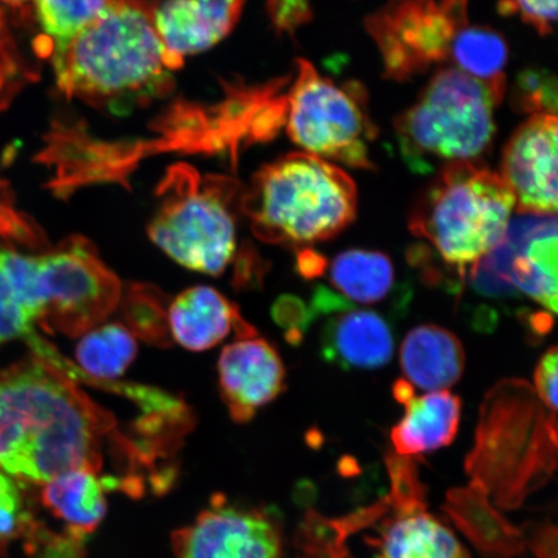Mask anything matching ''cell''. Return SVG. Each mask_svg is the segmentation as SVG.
<instances>
[{
	"instance_id": "6da1fadb",
	"label": "cell",
	"mask_w": 558,
	"mask_h": 558,
	"mask_svg": "<svg viewBox=\"0 0 558 558\" xmlns=\"http://www.w3.org/2000/svg\"><path fill=\"white\" fill-rule=\"evenodd\" d=\"M113 416L37 355L0 372V470L33 484L99 472Z\"/></svg>"
},
{
	"instance_id": "7a4b0ae2",
	"label": "cell",
	"mask_w": 558,
	"mask_h": 558,
	"mask_svg": "<svg viewBox=\"0 0 558 558\" xmlns=\"http://www.w3.org/2000/svg\"><path fill=\"white\" fill-rule=\"evenodd\" d=\"M158 4L124 0L53 54L62 95L122 116L169 94L173 70L156 27Z\"/></svg>"
},
{
	"instance_id": "3957f363",
	"label": "cell",
	"mask_w": 558,
	"mask_h": 558,
	"mask_svg": "<svg viewBox=\"0 0 558 558\" xmlns=\"http://www.w3.org/2000/svg\"><path fill=\"white\" fill-rule=\"evenodd\" d=\"M357 205V187L344 170L298 151L255 174L241 209L262 241L305 248L343 232Z\"/></svg>"
},
{
	"instance_id": "277c9868",
	"label": "cell",
	"mask_w": 558,
	"mask_h": 558,
	"mask_svg": "<svg viewBox=\"0 0 558 558\" xmlns=\"http://www.w3.org/2000/svg\"><path fill=\"white\" fill-rule=\"evenodd\" d=\"M525 381L488 392L466 472L500 508H519L556 469V413L547 415Z\"/></svg>"
},
{
	"instance_id": "5b68a950",
	"label": "cell",
	"mask_w": 558,
	"mask_h": 558,
	"mask_svg": "<svg viewBox=\"0 0 558 558\" xmlns=\"http://www.w3.org/2000/svg\"><path fill=\"white\" fill-rule=\"evenodd\" d=\"M514 208L499 173L464 160L442 167L411 209L409 228L464 277L505 239Z\"/></svg>"
},
{
	"instance_id": "8992f818",
	"label": "cell",
	"mask_w": 558,
	"mask_h": 558,
	"mask_svg": "<svg viewBox=\"0 0 558 558\" xmlns=\"http://www.w3.org/2000/svg\"><path fill=\"white\" fill-rule=\"evenodd\" d=\"M504 99L456 66L439 69L395 129L404 162L415 172L476 160L492 145L494 109Z\"/></svg>"
},
{
	"instance_id": "52a82bcc",
	"label": "cell",
	"mask_w": 558,
	"mask_h": 558,
	"mask_svg": "<svg viewBox=\"0 0 558 558\" xmlns=\"http://www.w3.org/2000/svg\"><path fill=\"white\" fill-rule=\"evenodd\" d=\"M243 192L232 178L201 177L187 165L170 167L158 185L150 240L187 269L221 275L235 251L233 207Z\"/></svg>"
},
{
	"instance_id": "ba28073f",
	"label": "cell",
	"mask_w": 558,
	"mask_h": 558,
	"mask_svg": "<svg viewBox=\"0 0 558 558\" xmlns=\"http://www.w3.org/2000/svg\"><path fill=\"white\" fill-rule=\"evenodd\" d=\"M288 99L286 128L292 142L308 155L353 169L372 170V144L378 130L361 83H337L320 75L310 61L296 62Z\"/></svg>"
},
{
	"instance_id": "9c48e42d",
	"label": "cell",
	"mask_w": 558,
	"mask_h": 558,
	"mask_svg": "<svg viewBox=\"0 0 558 558\" xmlns=\"http://www.w3.org/2000/svg\"><path fill=\"white\" fill-rule=\"evenodd\" d=\"M38 269L45 304L40 320L69 337L95 329L120 303V279L86 239L73 236L38 257Z\"/></svg>"
},
{
	"instance_id": "30bf717a",
	"label": "cell",
	"mask_w": 558,
	"mask_h": 558,
	"mask_svg": "<svg viewBox=\"0 0 558 558\" xmlns=\"http://www.w3.org/2000/svg\"><path fill=\"white\" fill-rule=\"evenodd\" d=\"M557 218L520 215L509 221L505 239L473 268L477 288L487 294L520 291L549 314L557 312Z\"/></svg>"
},
{
	"instance_id": "8fae6325",
	"label": "cell",
	"mask_w": 558,
	"mask_h": 558,
	"mask_svg": "<svg viewBox=\"0 0 558 558\" xmlns=\"http://www.w3.org/2000/svg\"><path fill=\"white\" fill-rule=\"evenodd\" d=\"M387 78L404 82L449 60L456 23L437 0H389L366 20Z\"/></svg>"
},
{
	"instance_id": "7c38bea8",
	"label": "cell",
	"mask_w": 558,
	"mask_h": 558,
	"mask_svg": "<svg viewBox=\"0 0 558 558\" xmlns=\"http://www.w3.org/2000/svg\"><path fill=\"white\" fill-rule=\"evenodd\" d=\"M281 541L267 512L220 498L172 535L177 558H281Z\"/></svg>"
},
{
	"instance_id": "4fadbf2b",
	"label": "cell",
	"mask_w": 558,
	"mask_h": 558,
	"mask_svg": "<svg viewBox=\"0 0 558 558\" xmlns=\"http://www.w3.org/2000/svg\"><path fill=\"white\" fill-rule=\"evenodd\" d=\"M557 135L556 116H533L506 146L499 174L519 215H557Z\"/></svg>"
},
{
	"instance_id": "5bb4252c",
	"label": "cell",
	"mask_w": 558,
	"mask_h": 558,
	"mask_svg": "<svg viewBox=\"0 0 558 558\" xmlns=\"http://www.w3.org/2000/svg\"><path fill=\"white\" fill-rule=\"evenodd\" d=\"M242 338L222 349L219 386L229 414L236 423H247L256 411L282 392L284 366L276 348L267 340Z\"/></svg>"
},
{
	"instance_id": "9a60e30c",
	"label": "cell",
	"mask_w": 558,
	"mask_h": 558,
	"mask_svg": "<svg viewBox=\"0 0 558 558\" xmlns=\"http://www.w3.org/2000/svg\"><path fill=\"white\" fill-rule=\"evenodd\" d=\"M246 0H166L158 4L156 27L172 70L185 56L204 52L234 29Z\"/></svg>"
},
{
	"instance_id": "2e32d148",
	"label": "cell",
	"mask_w": 558,
	"mask_h": 558,
	"mask_svg": "<svg viewBox=\"0 0 558 558\" xmlns=\"http://www.w3.org/2000/svg\"><path fill=\"white\" fill-rule=\"evenodd\" d=\"M169 327L174 340L187 351L204 352L214 348L235 329L240 339L255 337L236 306L209 286H195L173 300Z\"/></svg>"
},
{
	"instance_id": "e0dca14e",
	"label": "cell",
	"mask_w": 558,
	"mask_h": 558,
	"mask_svg": "<svg viewBox=\"0 0 558 558\" xmlns=\"http://www.w3.org/2000/svg\"><path fill=\"white\" fill-rule=\"evenodd\" d=\"M320 353L326 362L343 369L380 368L393 357V331L379 313L339 312L325 326Z\"/></svg>"
},
{
	"instance_id": "ac0fdd59",
	"label": "cell",
	"mask_w": 558,
	"mask_h": 558,
	"mask_svg": "<svg viewBox=\"0 0 558 558\" xmlns=\"http://www.w3.org/2000/svg\"><path fill=\"white\" fill-rule=\"evenodd\" d=\"M444 509L484 558H512L525 549V535L490 505L476 481L449 492Z\"/></svg>"
},
{
	"instance_id": "d6986e66",
	"label": "cell",
	"mask_w": 558,
	"mask_h": 558,
	"mask_svg": "<svg viewBox=\"0 0 558 558\" xmlns=\"http://www.w3.org/2000/svg\"><path fill=\"white\" fill-rule=\"evenodd\" d=\"M400 364L411 386L438 392L462 378L465 354L456 335L444 327L422 325L404 338Z\"/></svg>"
},
{
	"instance_id": "ffe728a7",
	"label": "cell",
	"mask_w": 558,
	"mask_h": 558,
	"mask_svg": "<svg viewBox=\"0 0 558 558\" xmlns=\"http://www.w3.org/2000/svg\"><path fill=\"white\" fill-rule=\"evenodd\" d=\"M404 404V416L390 432L397 456L411 458L432 452L456 439L462 401L449 390L411 397Z\"/></svg>"
},
{
	"instance_id": "44dd1931",
	"label": "cell",
	"mask_w": 558,
	"mask_h": 558,
	"mask_svg": "<svg viewBox=\"0 0 558 558\" xmlns=\"http://www.w3.org/2000/svg\"><path fill=\"white\" fill-rule=\"evenodd\" d=\"M44 310L38 257L0 247V345L29 337Z\"/></svg>"
},
{
	"instance_id": "7402d4cb",
	"label": "cell",
	"mask_w": 558,
	"mask_h": 558,
	"mask_svg": "<svg viewBox=\"0 0 558 558\" xmlns=\"http://www.w3.org/2000/svg\"><path fill=\"white\" fill-rule=\"evenodd\" d=\"M104 480L95 472L73 471L45 484L41 504L68 527V534L85 541L107 513Z\"/></svg>"
},
{
	"instance_id": "603a6c76",
	"label": "cell",
	"mask_w": 558,
	"mask_h": 558,
	"mask_svg": "<svg viewBox=\"0 0 558 558\" xmlns=\"http://www.w3.org/2000/svg\"><path fill=\"white\" fill-rule=\"evenodd\" d=\"M373 544L376 558H471L451 530L425 512L389 522Z\"/></svg>"
},
{
	"instance_id": "cb8c5ba5",
	"label": "cell",
	"mask_w": 558,
	"mask_h": 558,
	"mask_svg": "<svg viewBox=\"0 0 558 558\" xmlns=\"http://www.w3.org/2000/svg\"><path fill=\"white\" fill-rule=\"evenodd\" d=\"M124 0H34L33 10L41 35L35 50L41 58L61 52L76 35L87 29Z\"/></svg>"
},
{
	"instance_id": "d4e9b609",
	"label": "cell",
	"mask_w": 558,
	"mask_h": 558,
	"mask_svg": "<svg viewBox=\"0 0 558 558\" xmlns=\"http://www.w3.org/2000/svg\"><path fill=\"white\" fill-rule=\"evenodd\" d=\"M330 282L348 303H380L393 290V263L379 251L348 250L330 264Z\"/></svg>"
},
{
	"instance_id": "484cf974",
	"label": "cell",
	"mask_w": 558,
	"mask_h": 558,
	"mask_svg": "<svg viewBox=\"0 0 558 558\" xmlns=\"http://www.w3.org/2000/svg\"><path fill=\"white\" fill-rule=\"evenodd\" d=\"M449 60L463 73L505 96L508 47L498 32L485 26L462 27L453 35Z\"/></svg>"
},
{
	"instance_id": "4316f807",
	"label": "cell",
	"mask_w": 558,
	"mask_h": 558,
	"mask_svg": "<svg viewBox=\"0 0 558 558\" xmlns=\"http://www.w3.org/2000/svg\"><path fill=\"white\" fill-rule=\"evenodd\" d=\"M137 343L128 327L109 324L89 330L76 347L80 372L88 379L113 380L134 362Z\"/></svg>"
},
{
	"instance_id": "83f0119b",
	"label": "cell",
	"mask_w": 558,
	"mask_h": 558,
	"mask_svg": "<svg viewBox=\"0 0 558 558\" xmlns=\"http://www.w3.org/2000/svg\"><path fill=\"white\" fill-rule=\"evenodd\" d=\"M50 530L35 520L15 481L0 472V554L12 543L25 541L27 554L37 555Z\"/></svg>"
},
{
	"instance_id": "f1b7e54d",
	"label": "cell",
	"mask_w": 558,
	"mask_h": 558,
	"mask_svg": "<svg viewBox=\"0 0 558 558\" xmlns=\"http://www.w3.org/2000/svg\"><path fill=\"white\" fill-rule=\"evenodd\" d=\"M123 310L132 333L150 343L169 344V316L166 314L165 300L157 290L148 286H132Z\"/></svg>"
},
{
	"instance_id": "f546056e",
	"label": "cell",
	"mask_w": 558,
	"mask_h": 558,
	"mask_svg": "<svg viewBox=\"0 0 558 558\" xmlns=\"http://www.w3.org/2000/svg\"><path fill=\"white\" fill-rule=\"evenodd\" d=\"M34 80L35 72L21 52L9 15L0 3V114Z\"/></svg>"
},
{
	"instance_id": "4dcf8cb0",
	"label": "cell",
	"mask_w": 558,
	"mask_h": 558,
	"mask_svg": "<svg viewBox=\"0 0 558 558\" xmlns=\"http://www.w3.org/2000/svg\"><path fill=\"white\" fill-rule=\"evenodd\" d=\"M387 469L392 481V494L388 500L395 507L397 518L425 512V488L418 481L413 460L396 452L389 453Z\"/></svg>"
},
{
	"instance_id": "1f68e13d",
	"label": "cell",
	"mask_w": 558,
	"mask_h": 558,
	"mask_svg": "<svg viewBox=\"0 0 558 558\" xmlns=\"http://www.w3.org/2000/svg\"><path fill=\"white\" fill-rule=\"evenodd\" d=\"M557 82L546 70H526L515 80L512 105L523 113L539 116L557 111Z\"/></svg>"
},
{
	"instance_id": "d6a6232c",
	"label": "cell",
	"mask_w": 558,
	"mask_h": 558,
	"mask_svg": "<svg viewBox=\"0 0 558 558\" xmlns=\"http://www.w3.org/2000/svg\"><path fill=\"white\" fill-rule=\"evenodd\" d=\"M0 236L23 246H40L45 243L38 227H35L27 216L17 211L11 186L2 179H0Z\"/></svg>"
},
{
	"instance_id": "836d02e7",
	"label": "cell",
	"mask_w": 558,
	"mask_h": 558,
	"mask_svg": "<svg viewBox=\"0 0 558 558\" xmlns=\"http://www.w3.org/2000/svg\"><path fill=\"white\" fill-rule=\"evenodd\" d=\"M504 15H519L542 35L553 33L557 21V0H499Z\"/></svg>"
},
{
	"instance_id": "e575fe53",
	"label": "cell",
	"mask_w": 558,
	"mask_h": 558,
	"mask_svg": "<svg viewBox=\"0 0 558 558\" xmlns=\"http://www.w3.org/2000/svg\"><path fill=\"white\" fill-rule=\"evenodd\" d=\"M268 10L278 33L292 34L312 17L310 0H268Z\"/></svg>"
},
{
	"instance_id": "d590c367",
	"label": "cell",
	"mask_w": 558,
	"mask_h": 558,
	"mask_svg": "<svg viewBox=\"0 0 558 558\" xmlns=\"http://www.w3.org/2000/svg\"><path fill=\"white\" fill-rule=\"evenodd\" d=\"M558 352L557 348L548 349L536 366L534 380L535 393L544 407L553 413L557 411V369Z\"/></svg>"
},
{
	"instance_id": "8d00e7d4",
	"label": "cell",
	"mask_w": 558,
	"mask_h": 558,
	"mask_svg": "<svg viewBox=\"0 0 558 558\" xmlns=\"http://www.w3.org/2000/svg\"><path fill=\"white\" fill-rule=\"evenodd\" d=\"M275 318L279 325L289 327L290 339L295 335L300 340V333L310 326L313 312L306 308L302 300L292 296L279 299L274 310Z\"/></svg>"
},
{
	"instance_id": "74e56055",
	"label": "cell",
	"mask_w": 558,
	"mask_h": 558,
	"mask_svg": "<svg viewBox=\"0 0 558 558\" xmlns=\"http://www.w3.org/2000/svg\"><path fill=\"white\" fill-rule=\"evenodd\" d=\"M556 527L546 523L535 527L529 541L525 539V544L533 550L536 558H556Z\"/></svg>"
},
{
	"instance_id": "f35d334b",
	"label": "cell",
	"mask_w": 558,
	"mask_h": 558,
	"mask_svg": "<svg viewBox=\"0 0 558 558\" xmlns=\"http://www.w3.org/2000/svg\"><path fill=\"white\" fill-rule=\"evenodd\" d=\"M298 268L300 270V275L306 278L319 277L325 274L327 260L323 255L305 248L300 251L298 255Z\"/></svg>"
},
{
	"instance_id": "ab89813d",
	"label": "cell",
	"mask_w": 558,
	"mask_h": 558,
	"mask_svg": "<svg viewBox=\"0 0 558 558\" xmlns=\"http://www.w3.org/2000/svg\"><path fill=\"white\" fill-rule=\"evenodd\" d=\"M34 0H0L3 5L10 7V9L23 11L33 7Z\"/></svg>"
}]
</instances>
